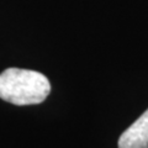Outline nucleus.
Here are the masks:
<instances>
[{
  "mask_svg": "<svg viewBox=\"0 0 148 148\" xmlns=\"http://www.w3.org/2000/svg\"><path fill=\"white\" fill-rule=\"evenodd\" d=\"M51 92L45 74L21 68H8L0 74V99L14 105L41 104Z\"/></svg>",
  "mask_w": 148,
  "mask_h": 148,
  "instance_id": "1",
  "label": "nucleus"
},
{
  "mask_svg": "<svg viewBox=\"0 0 148 148\" xmlns=\"http://www.w3.org/2000/svg\"><path fill=\"white\" fill-rule=\"evenodd\" d=\"M119 148H148V110L121 135Z\"/></svg>",
  "mask_w": 148,
  "mask_h": 148,
  "instance_id": "2",
  "label": "nucleus"
}]
</instances>
